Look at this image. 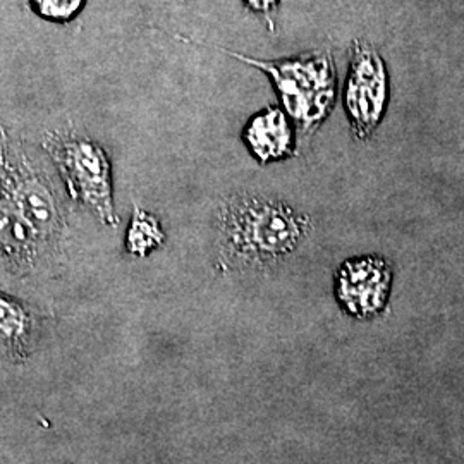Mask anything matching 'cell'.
I'll list each match as a JSON object with an SVG mask.
<instances>
[{"mask_svg": "<svg viewBox=\"0 0 464 464\" xmlns=\"http://www.w3.org/2000/svg\"><path fill=\"white\" fill-rule=\"evenodd\" d=\"M314 231V220L276 197L236 193L218 208L217 268L266 270L289 258Z\"/></svg>", "mask_w": 464, "mask_h": 464, "instance_id": "cell-1", "label": "cell"}, {"mask_svg": "<svg viewBox=\"0 0 464 464\" xmlns=\"http://www.w3.org/2000/svg\"><path fill=\"white\" fill-rule=\"evenodd\" d=\"M217 50L266 72L282 111L293 121L301 138H312L331 114L337 99V71L329 50H314L276 61L253 59L220 47Z\"/></svg>", "mask_w": 464, "mask_h": 464, "instance_id": "cell-2", "label": "cell"}, {"mask_svg": "<svg viewBox=\"0 0 464 464\" xmlns=\"http://www.w3.org/2000/svg\"><path fill=\"white\" fill-rule=\"evenodd\" d=\"M0 195L30 222L50 251H59L67 229L64 201L49 174L2 124Z\"/></svg>", "mask_w": 464, "mask_h": 464, "instance_id": "cell-3", "label": "cell"}, {"mask_svg": "<svg viewBox=\"0 0 464 464\" xmlns=\"http://www.w3.org/2000/svg\"><path fill=\"white\" fill-rule=\"evenodd\" d=\"M42 149L57 169L69 198L84 207L102 224L117 227L112 164L95 140L74 130H55L42 140Z\"/></svg>", "mask_w": 464, "mask_h": 464, "instance_id": "cell-4", "label": "cell"}, {"mask_svg": "<svg viewBox=\"0 0 464 464\" xmlns=\"http://www.w3.org/2000/svg\"><path fill=\"white\" fill-rule=\"evenodd\" d=\"M389 97L391 80L381 52L366 40H354L349 49L343 107L356 140L366 141L375 134L387 112Z\"/></svg>", "mask_w": 464, "mask_h": 464, "instance_id": "cell-5", "label": "cell"}, {"mask_svg": "<svg viewBox=\"0 0 464 464\" xmlns=\"http://www.w3.org/2000/svg\"><path fill=\"white\" fill-rule=\"evenodd\" d=\"M394 270L381 255L351 256L334 274V296L341 310L354 320H373L385 312Z\"/></svg>", "mask_w": 464, "mask_h": 464, "instance_id": "cell-6", "label": "cell"}, {"mask_svg": "<svg viewBox=\"0 0 464 464\" xmlns=\"http://www.w3.org/2000/svg\"><path fill=\"white\" fill-rule=\"evenodd\" d=\"M52 253L40 234L0 195V260L19 276L32 274Z\"/></svg>", "mask_w": 464, "mask_h": 464, "instance_id": "cell-7", "label": "cell"}, {"mask_svg": "<svg viewBox=\"0 0 464 464\" xmlns=\"http://www.w3.org/2000/svg\"><path fill=\"white\" fill-rule=\"evenodd\" d=\"M296 126L282 107H266L249 117L243 140L249 153L262 164L285 160L296 153Z\"/></svg>", "mask_w": 464, "mask_h": 464, "instance_id": "cell-8", "label": "cell"}, {"mask_svg": "<svg viewBox=\"0 0 464 464\" xmlns=\"http://www.w3.org/2000/svg\"><path fill=\"white\" fill-rule=\"evenodd\" d=\"M38 335V315L24 301L0 291V353L23 363L34 346Z\"/></svg>", "mask_w": 464, "mask_h": 464, "instance_id": "cell-9", "label": "cell"}, {"mask_svg": "<svg viewBox=\"0 0 464 464\" xmlns=\"http://www.w3.org/2000/svg\"><path fill=\"white\" fill-rule=\"evenodd\" d=\"M166 243V232L159 218L134 205L131 224L126 232V249L133 256H149L151 251L160 248Z\"/></svg>", "mask_w": 464, "mask_h": 464, "instance_id": "cell-10", "label": "cell"}, {"mask_svg": "<svg viewBox=\"0 0 464 464\" xmlns=\"http://www.w3.org/2000/svg\"><path fill=\"white\" fill-rule=\"evenodd\" d=\"M30 5L36 16L66 24L82 14L86 0H30Z\"/></svg>", "mask_w": 464, "mask_h": 464, "instance_id": "cell-11", "label": "cell"}, {"mask_svg": "<svg viewBox=\"0 0 464 464\" xmlns=\"http://www.w3.org/2000/svg\"><path fill=\"white\" fill-rule=\"evenodd\" d=\"M251 13L264 17L270 34L276 32V17L282 0H243Z\"/></svg>", "mask_w": 464, "mask_h": 464, "instance_id": "cell-12", "label": "cell"}]
</instances>
